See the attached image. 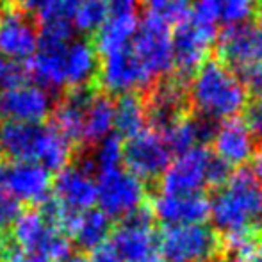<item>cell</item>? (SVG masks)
<instances>
[{"mask_svg": "<svg viewBox=\"0 0 262 262\" xmlns=\"http://www.w3.org/2000/svg\"><path fill=\"white\" fill-rule=\"evenodd\" d=\"M50 113V98L45 90L31 84H24L14 90L2 91L0 95V114L7 121L38 123Z\"/></svg>", "mask_w": 262, "mask_h": 262, "instance_id": "obj_18", "label": "cell"}, {"mask_svg": "<svg viewBox=\"0 0 262 262\" xmlns=\"http://www.w3.org/2000/svg\"><path fill=\"white\" fill-rule=\"evenodd\" d=\"M212 154L205 146H194L180 154L159 177V189L162 194H198L205 186V171Z\"/></svg>", "mask_w": 262, "mask_h": 262, "instance_id": "obj_12", "label": "cell"}, {"mask_svg": "<svg viewBox=\"0 0 262 262\" xmlns=\"http://www.w3.org/2000/svg\"><path fill=\"white\" fill-rule=\"evenodd\" d=\"M93 162L82 166H66L52 182L54 200L73 214L90 210L97 204V184L91 177Z\"/></svg>", "mask_w": 262, "mask_h": 262, "instance_id": "obj_14", "label": "cell"}, {"mask_svg": "<svg viewBox=\"0 0 262 262\" xmlns=\"http://www.w3.org/2000/svg\"><path fill=\"white\" fill-rule=\"evenodd\" d=\"M200 116L210 120H228L246 105V91L235 73L217 59L205 61L193 75L189 97Z\"/></svg>", "mask_w": 262, "mask_h": 262, "instance_id": "obj_2", "label": "cell"}, {"mask_svg": "<svg viewBox=\"0 0 262 262\" xmlns=\"http://www.w3.org/2000/svg\"><path fill=\"white\" fill-rule=\"evenodd\" d=\"M143 262H164L161 259V257H156V255H152V257H148V259H145Z\"/></svg>", "mask_w": 262, "mask_h": 262, "instance_id": "obj_48", "label": "cell"}, {"mask_svg": "<svg viewBox=\"0 0 262 262\" xmlns=\"http://www.w3.org/2000/svg\"><path fill=\"white\" fill-rule=\"evenodd\" d=\"M146 111L145 102L139 95L127 93L120 95L114 104V121L113 127L116 128L118 138H134L136 134L145 130Z\"/></svg>", "mask_w": 262, "mask_h": 262, "instance_id": "obj_28", "label": "cell"}, {"mask_svg": "<svg viewBox=\"0 0 262 262\" xmlns=\"http://www.w3.org/2000/svg\"><path fill=\"white\" fill-rule=\"evenodd\" d=\"M157 245L164 262H217L223 257V239L204 223L166 227Z\"/></svg>", "mask_w": 262, "mask_h": 262, "instance_id": "obj_3", "label": "cell"}, {"mask_svg": "<svg viewBox=\"0 0 262 262\" xmlns=\"http://www.w3.org/2000/svg\"><path fill=\"white\" fill-rule=\"evenodd\" d=\"M107 18H109V9L104 0H84L73 14V24H75L73 27L82 32H97Z\"/></svg>", "mask_w": 262, "mask_h": 262, "instance_id": "obj_29", "label": "cell"}, {"mask_svg": "<svg viewBox=\"0 0 262 262\" xmlns=\"http://www.w3.org/2000/svg\"><path fill=\"white\" fill-rule=\"evenodd\" d=\"M98 72V55L91 41H75L66 49V86H93Z\"/></svg>", "mask_w": 262, "mask_h": 262, "instance_id": "obj_24", "label": "cell"}, {"mask_svg": "<svg viewBox=\"0 0 262 262\" xmlns=\"http://www.w3.org/2000/svg\"><path fill=\"white\" fill-rule=\"evenodd\" d=\"M0 2L7 4V6L20 11V13L27 14V16H32V14L38 13V9L41 7V4L45 2V0H0Z\"/></svg>", "mask_w": 262, "mask_h": 262, "instance_id": "obj_38", "label": "cell"}, {"mask_svg": "<svg viewBox=\"0 0 262 262\" xmlns=\"http://www.w3.org/2000/svg\"><path fill=\"white\" fill-rule=\"evenodd\" d=\"M259 54H262V34H259Z\"/></svg>", "mask_w": 262, "mask_h": 262, "instance_id": "obj_49", "label": "cell"}, {"mask_svg": "<svg viewBox=\"0 0 262 262\" xmlns=\"http://www.w3.org/2000/svg\"><path fill=\"white\" fill-rule=\"evenodd\" d=\"M216 41V27L214 25L196 24L193 18L177 25L171 34V50H173V66L175 77L186 80L194 75L196 70L207 61V54Z\"/></svg>", "mask_w": 262, "mask_h": 262, "instance_id": "obj_8", "label": "cell"}, {"mask_svg": "<svg viewBox=\"0 0 262 262\" xmlns=\"http://www.w3.org/2000/svg\"><path fill=\"white\" fill-rule=\"evenodd\" d=\"M93 86L68 88L54 111V127L68 139L70 143H84V121L86 111L95 95Z\"/></svg>", "mask_w": 262, "mask_h": 262, "instance_id": "obj_19", "label": "cell"}, {"mask_svg": "<svg viewBox=\"0 0 262 262\" xmlns=\"http://www.w3.org/2000/svg\"><path fill=\"white\" fill-rule=\"evenodd\" d=\"M217 20L225 25L248 24V18L253 14V0H216Z\"/></svg>", "mask_w": 262, "mask_h": 262, "instance_id": "obj_31", "label": "cell"}, {"mask_svg": "<svg viewBox=\"0 0 262 262\" xmlns=\"http://www.w3.org/2000/svg\"><path fill=\"white\" fill-rule=\"evenodd\" d=\"M50 189V173L38 162L0 161V193H6L16 202L45 204Z\"/></svg>", "mask_w": 262, "mask_h": 262, "instance_id": "obj_9", "label": "cell"}, {"mask_svg": "<svg viewBox=\"0 0 262 262\" xmlns=\"http://www.w3.org/2000/svg\"><path fill=\"white\" fill-rule=\"evenodd\" d=\"M13 237L24 253L39 255L50 262H64L72 253L70 239L54 228L39 210L20 212L13 223Z\"/></svg>", "mask_w": 262, "mask_h": 262, "instance_id": "obj_4", "label": "cell"}, {"mask_svg": "<svg viewBox=\"0 0 262 262\" xmlns=\"http://www.w3.org/2000/svg\"><path fill=\"white\" fill-rule=\"evenodd\" d=\"M111 232V220L102 210L90 209L80 214H75L70 223L68 234L84 250H97L104 245Z\"/></svg>", "mask_w": 262, "mask_h": 262, "instance_id": "obj_25", "label": "cell"}, {"mask_svg": "<svg viewBox=\"0 0 262 262\" xmlns=\"http://www.w3.org/2000/svg\"><path fill=\"white\" fill-rule=\"evenodd\" d=\"M187 93L186 82L177 77L164 79L161 82H154L148 90V97L143 98L146 111V121L152 123V130L162 132L173 123L186 116L187 109Z\"/></svg>", "mask_w": 262, "mask_h": 262, "instance_id": "obj_13", "label": "cell"}, {"mask_svg": "<svg viewBox=\"0 0 262 262\" xmlns=\"http://www.w3.org/2000/svg\"><path fill=\"white\" fill-rule=\"evenodd\" d=\"M145 6L148 7V13H156V14H162V11L168 7V4L171 0H143Z\"/></svg>", "mask_w": 262, "mask_h": 262, "instance_id": "obj_43", "label": "cell"}, {"mask_svg": "<svg viewBox=\"0 0 262 262\" xmlns=\"http://www.w3.org/2000/svg\"><path fill=\"white\" fill-rule=\"evenodd\" d=\"M114 121V102L109 95L95 91L86 111L84 121V143H100L113 130Z\"/></svg>", "mask_w": 262, "mask_h": 262, "instance_id": "obj_27", "label": "cell"}, {"mask_svg": "<svg viewBox=\"0 0 262 262\" xmlns=\"http://www.w3.org/2000/svg\"><path fill=\"white\" fill-rule=\"evenodd\" d=\"M217 54L225 66L239 70L259 59V32L253 25H225L217 34Z\"/></svg>", "mask_w": 262, "mask_h": 262, "instance_id": "obj_20", "label": "cell"}, {"mask_svg": "<svg viewBox=\"0 0 262 262\" xmlns=\"http://www.w3.org/2000/svg\"><path fill=\"white\" fill-rule=\"evenodd\" d=\"M90 260L91 262H125L109 245H102L100 248L93 250V257H91Z\"/></svg>", "mask_w": 262, "mask_h": 262, "instance_id": "obj_39", "label": "cell"}, {"mask_svg": "<svg viewBox=\"0 0 262 262\" xmlns=\"http://www.w3.org/2000/svg\"><path fill=\"white\" fill-rule=\"evenodd\" d=\"M66 262H91V260L86 259L84 255H75V257H72V259H68Z\"/></svg>", "mask_w": 262, "mask_h": 262, "instance_id": "obj_47", "label": "cell"}, {"mask_svg": "<svg viewBox=\"0 0 262 262\" xmlns=\"http://www.w3.org/2000/svg\"><path fill=\"white\" fill-rule=\"evenodd\" d=\"M104 2L107 9H109V13L123 14V13H132L139 0H104Z\"/></svg>", "mask_w": 262, "mask_h": 262, "instance_id": "obj_40", "label": "cell"}, {"mask_svg": "<svg viewBox=\"0 0 262 262\" xmlns=\"http://www.w3.org/2000/svg\"><path fill=\"white\" fill-rule=\"evenodd\" d=\"M248 171L252 173L255 182L262 187V148L255 154V156H252V168H250Z\"/></svg>", "mask_w": 262, "mask_h": 262, "instance_id": "obj_42", "label": "cell"}, {"mask_svg": "<svg viewBox=\"0 0 262 262\" xmlns=\"http://www.w3.org/2000/svg\"><path fill=\"white\" fill-rule=\"evenodd\" d=\"M148 207L154 217L166 227H184L204 223L209 217L210 202L202 193L184 196L159 193Z\"/></svg>", "mask_w": 262, "mask_h": 262, "instance_id": "obj_16", "label": "cell"}, {"mask_svg": "<svg viewBox=\"0 0 262 262\" xmlns=\"http://www.w3.org/2000/svg\"><path fill=\"white\" fill-rule=\"evenodd\" d=\"M214 150L217 159L227 162L228 166H241L253 156L255 141L246 128L245 121L239 118H228L214 134Z\"/></svg>", "mask_w": 262, "mask_h": 262, "instance_id": "obj_21", "label": "cell"}, {"mask_svg": "<svg viewBox=\"0 0 262 262\" xmlns=\"http://www.w3.org/2000/svg\"><path fill=\"white\" fill-rule=\"evenodd\" d=\"M217 262H246L243 257H239V255H234V253H227L225 257H221Z\"/></svg>", "mask_w": 262, "mask_h": 262, "instance_id": "obj_45", "label": "cell"}, {"mask_svg": "<svg viewBox=\"0 0 262 262\" xmlns=\"http://www.w3.org/2000/svg\"><path fill=\"white\" fill-rule=\"evenodd\" d=\"M4 262H50L47 259L39 255H31V253H24V252H18V250H11L7 253V257L4 259Z\"/></svg>", "mask_w": 262, "mask_h": 262, "instance_id": "obj_41", "label": "cell"}, {"mask_svg": "<svg viewBox=\"0 0 262 262\" xmlns=\"http://www.w3.org/2000/svg\"><path fill=\"white\" fill-rule=\"evenodd\" d=\"M97 202L107 217H127L145 205V184L127 169L100 171L97 179Z\"/></svg>", "mask_w": 262, "mask_h": 262, "instance_id": "obj_7", "label": "cell"}, {"mask_svg": "<svg viewBox=\"0 0 262 262\" xmlns=\"http://www.w3.org/2000/svg\"><path fill=\"white\" fill-rule=\"evenodd\" d=\"M193 0H171L168 4L164 11H162L161 16L164 18L168 24H182L187 18L191 16V11H193Z\"/></svg>", "mask_w": 262, "mask_h": 262, "instance_id": "obj_36", "label": "cell"}, {"mask_svg": "<svg viewBox=\"0 0 262 262\" xmlns=\"http://www.w3.org/2000/svg\"><path fill=\"white\" fill-rule=\"evenodd\" d=\"M237 73V80L241 82L243 90L246 93L252 95L255 100L262 98V61L260 59H255L250 64L243 66V68L235 70Z\"/></svg>", "mask_w": 262, "mask_h": 262, "instance_id": "obj_33", "label": "cell"}, {"mask_svg": "<svg viewBox=\"0 0 262 262\" xmlns=\"http://www.w3.org/2000/svg\"><path fill=\"white\" fill-rule=\"evenodd\" d=\"M38 27L32 16L0 2V55L21 61L38 49Z\"/></svg>", "mask_w": 262, "mask_h": 262, "instance_id": "obj_15", "label": "cell"}, {"mask_svg": "<svg viewBox=\"0 0 262 262\" xmlns=\"http://www.w3.org/2000/svg\"><path fill=\"white\" fill-rule=\"evenodd\" d=\"M243 121L252 134L253 141H259L262 145V98L245 105V120Z\"/></svg>", "mask_w": 262, "mask_h": 262, "instance_id": "obj_35", "label": "cell"}, {"mask_svg": "<svg viewBox=\"0 0 262 262\" xmlns=\"http://www.w3.org/2000/svg\"><path fill=\"white\" fill-rule=\"evenodd\" d=\"M257 25H259L257 32H259V34H262V4L259 6V9H257Z\"/></svg>", "mask_w": 262, "mask_h": 262, "instance_id": "obj_46", "label": "cell"}, {"mask_svg": "<svg viewBox=\"0 0 262 262\" xmlns=\"http://www.w3.org/2000/svg\"><path fill=\"white\" fill-rule=\"evenodd\" d=\"M245 260L246 262H262V241L257 243V246L246 255Z\"/></svg>", "mask_w": 262, "mask_h": 262, "instance_id": "obj_44", "label": "cell"}, {"mask_svg": "<svg viewBox=\"0 0 262 262\" xmlns=\"http://www.w3.org/2000/svg\"><path fill=\"white\" fill-rule=\"evenodd\" d=\"M136 31H138V18H136L134 13L113 14L95 32V38L91 39V45H93L97 55L100 54L105 57V55L130 45Z\"/></svg>", "mask_w": 262, "mask_h": 262, "instance_id": "obj_22", "label": "cell"}, {"mask_svg": "<svg viewBox=\"0 0 262 262\" xmlns=\"http://www.w3.org/2000/svg\"><path fill=\"white\" fill-rule=\"evenodd\" d=\"M154 220L156 217L148 205L139 207L114 228L109 246L125 262H143L152 257L157 245Z\"/></svg>", "mask_w": 262, "mask_h": 262, "instance_id": "obj_10", "label": "cell"}, {"mask_svg": "<svg viewBox=\"0 0 262 262\" xmlns=\"http://www.w3.org/2000/svg\"><path fill=\"white\" fill-rule=\"evenodd\" d=\"M20 212L21 209L16 200L7 196L6 193H0V235H6V230L14 223Z\"/></svg>", "mask_w": 262, "mask_h": 262, "instance_id": "obj_37", "label": "cell"}, {"mask_svg": "<svg viewBox=\"0 0 262 262\" xmlns=\"http://www.w3.org/2000/svg\"><path fill=\"white\" fill-rule=\"evenodd\" d=\"M41 125L7 121L0 128V150L6 152L13 161L34 162L36 148H38Z\"/></svg>", "mask_w": 262, "mask_h": 262, "instance_id": "obj_23", "label": "cell"}, {"mask_svg": "<svg viewBox=\"0 0 262 262\" xmlns=\"http://www.w3.org/2000/svg\"><path fill=\"white\" fill-rule=\"evenodd\" d=\"M121 161H123V143H121V138H118L116 134H109L98 143L95 159L91 162H93V168H98V173H100L120 168Z\"/></svg>", "mask_w": 262, "mask_h": 262, "instance_id": "obj_30", "label": "cell"}, {"mask_svg": "<svg viewBox=\"0 0 262 262\" xmlns=\"http://www.w3.org/2000/svg\"><path fill=\"white\" fill-rule=\"evenodd\" d=\"M0 152H2V150H0Z\"/></svg>", "mask_w": 262, "mask_h": 262, "instance_id": "obj_50", "label": "cell"}, {"mask_svg": "<svg viewBox=\"0 0 262 262\" xmlns=\"http://www.w3.org/2000/svg\"><path fill=\"white\" fill-rule=\"evenodd\" d=\"M66 49L68 43L49 41L38 38L36 54L25 62L29 79H34L38 88L47 90H61L66 86Z\"/></svg>", "mask_w": 262, "mask_h": 262, "instance_id": "obj_17", "label": "cell"}, {"mask_svg": "<svg viewBox=\"0 0 262 262\" xmlns=\"http://www.w3.org/2000/svg\"><path fill=\"white\" fill-rule=\"evenodd\" d=\"M27 80L29 72L24 62L0 55V90H14V88L27 84Z\"/></svg>", "mask_w": 262, "mask_h": 262, "instance_id": "obj_32", "label": "cell"}, {"mask_svg": "<svg viewBox=\"0 0 262 262\" xmlns=\"http://www.w3.org/2000/svg\"><path fill=\"white\" fill-rule=\"evenodd\" d=\"M130 49L154 79L173 68L171 31L161 14L146 13L145 18L138 21V31L132 38Z\"/></svg>", "mask_w": 262, "mask_h": 262, "instance_id": "obj_6", "label": "cell"}, {"mask_svg": "<svg viewBox=\"0 0 262 262\" xmlns=\"http://www.w3.org/2000/svg\"><path fill=\"white\" fill-rule=\"evenodd\" d=\"M154 80L130 45H127L102 59L93 88L105 95H127L134 90H150Z\"/></svg>", "mask_w": 262, "mask_h": 262, "instance_id": "obj_5", "label": "cell"}, {"mask_svg": "<svg viewBox=\"0 0 262 262\" xmlns=\"http://www.w3.org/2000/svg\"><path fill=\"white\" fill-rule=\"evenodd\" d=\"M123 162L127 171L139 180H154L164 173L171 162V152L156 130H143L123 145Z\"/></svg>", "mask_w": 262, "mask_h": 262, "instance_id": "obj_11", "label": "cell"}, {"mask_svg": "<svg viewBox=\"0 0 262 262\" xmlns=\"http://www.w3.org/2000/svg\"><path fill=\"white\" fill-rule=\"evenodd\" d=\"M209 216L227 237H262V187L248 169L232 171L228 182L216 189Z\"/></svg>", "mask_w": 262, "mask_h": 262, "instance_id": "obj_1", "label": "cell"}, {"mask_svg": "<svg viewBox=\"0 0 262 262\" xmlns=\"http://www.w3.org/2000/svg\"><path fill=\"white\" fill-rule=\"evenodd\" d=\"M70 159H72V143L54 125H41L34 162L43 166L47 171H61L68 166Z\"/></svg>", "mask_w": 262, "mask_h": 262, "instance_id": "obj_26", "label": "cell"}, {"mask_svg": "<svg viewBox=\"0 0 262 262\" xmlns=\"http://www.w3.org/2000/svg\"><path fill=\"white\" fill-rule=\"evenodd\" d=\"M232 175V166H228L227 162H223L216 156H210L207 171H205V186L212 187V189H220L228 182Z\"/></svg>", "mask_w": 262, "mask_h": 262, "instance_id": "obj_34", "label": "cell"}]
</instances>
